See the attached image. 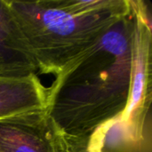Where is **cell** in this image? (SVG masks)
Segmentation results:
<instances>
[{
	"label": "cell",
	"mask_w": 152,
	"mask_h": 152,
	"mask_svg": "<svg viewBox=\"0 0 152 152\" xmlns=\"http://www.w3.org/2000/svg\"><path fill=\"white\" fill-rule=\"evenodd\" d=\"M121 17L46 87L48 114L70 136L89 134L120 117L129 99L134 14Z\"/></svg>",
	"instance_id": "cell-1"
},
{
	"label": "cell",
	"mask_w": 152,
	"mask_h": 152,
	"mask_svg": "<svg viewBox=\"0 0 152 152\" xmlns=\"http://www.w3.org/2000/svg\"><path fill=\"white\" fill-rule=\"evenodd\" d=\"M28 40L41 74L56 76L67 64L97 43L130 8V0L117 9L94 14H73L57 0H6Z\"/></svg>",
	"instance_id": "cell-2"
},
{
	"label": "cell",
	"mask_w": 152,
	"mask_h": 152,
	"mask_svg": "<svg viewBox=\"0 0 152 152\" xmlns=\"http://www.w3.org/2000/svg\"><path fill=\"white\" fill-rule=\"evenodd\" d=\"M3 152H102L95 134H66L45 109L0 119Z\"/></svg>",
	"instance_id": "cell-3"
},
{
	"label": "cell",
	"mask_w": 152,
	"mask_h": 152,
	"mask_svg": "<svg viewBox=\"0 0 152 152\" xmlns=\"http://www.w3.org/2000/svg\"><path fill=\"white\" fill-rule=\"evenodd\" d=\"M134 24L132 39V71L127 106L120 117L129 135L143 150L152 101L151 16L144 1L131 0Z\"/></svg>",
	"instance_id": "cell-4"
},
{
	"label": "cell",
	"mask_w": 152,
	"mask_h": 152,
	"mask_svg": "<svg viewBox=\"0 0 152 152\" xmlns=\"http://www.w3.org/2000/svg\"><path fill=\"white\" fill-rule=\"evenodd\" d=\"M38 71L37 62L6 0H0V77H24Z\"/></svg>",
	"instance_id": "cell-5"
},
{
	"label": "cell",
	"mask_w": 152,
	"mask_h": 152,
	"mask_svg": "<svg viewBox=\"0 0 152 152\" xmlns=\"http://www.w3.org/2000/svg\"><path fill=\"white\" fill-rule=\"evenodd\" d=\"M46 107V87L36 74L24 77H0V119Z\"/></svg>",
	"instance_id": "cell-6"
},
{
	"label": "cell",
	"mask_w": 152,
	"mask_h": 152,
	"mask_svg": "<svg viewBox=\"0 0 152 152\" xmlns=\"http://www.w3.org/2000/svg\"><path fill=\"white\" fill-rule=\"evenodd\" d=\"M120 117L109 122L102 139V152H141V148L127 133Z\"/></svg>",
	"instance_id": "cell-7"
},
{
	"label": "cell",
	"mask_w": 152,
	"mask_h": 152,
	"mask_svg": "<svg viewBox=\"0 0 152 152\" xmlns=\"http://www.w3.org/2000/svg\"><path fill=\"white\" fill-rule=\"evenodd\" d=\"M0 152H3V151H0Z\"/></svg>",
	"instance_id": "cell-8"
}]
</instances>
